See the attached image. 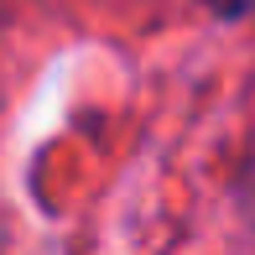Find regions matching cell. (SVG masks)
Listing matches in <instances>:
<instances>
[{
  "instance_id": "1",
  "label": "cell",
  "mask_w": 255,
  "mask_h": 255,
  "mask_svg": "<svg viewBox=\"0 0 255 255\" xmlns=\"http://www.w3.org/2000/svg\"><path fill=\"white\" fill-rule=\"evenodd\" d=\"M208 10H219V16H250L255 0H208Z\"/></svg>"
}]
</instances>
